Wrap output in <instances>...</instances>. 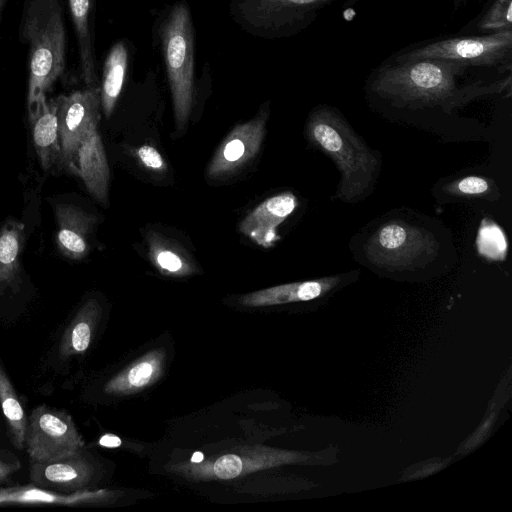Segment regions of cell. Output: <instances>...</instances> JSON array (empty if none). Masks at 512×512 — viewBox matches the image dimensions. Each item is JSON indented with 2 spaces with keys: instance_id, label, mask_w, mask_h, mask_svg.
Returning a JSON list of instances; mask_svg holds the SVG:
<instances>
[{
  "instance_id": "1",
  "label": "cell",
  "mask_w": 512,
  "mask_h": 512,
  "mask_svg": "<svg viewBox=\"0 0 512 512\" xmlns=\"http://www.w3.org/2000/svg\"><path fill=\"white\" fill-rule=\"evenodd\" d=\"M359 263L394 278L420 276L447 264L455 253L445 227L411 209H396L365 226L351 240Z\"/></svg>"
},
{
  "instance_id": "2",
  "label": "cell",
  "mask_w": 512,
  "mask_h": 512,
  "mask_svg": "<svg viewBox=\"0 0 512 512\" xmlns=\"http://www.w3.org/2000/svg\"><path fill=\"white\" fill-rule=\"evenodd\" d=\"M466 68V65L446 59L400 62L381 69L371 83V90L399 107L440 106L450 111L505 86L503 82L489 86H461L458 79Z\"/></svg>"
},
{
  "instance_id": "3",
  "label": "cell",
  "mask_w": 512,
  "mask_h": 512,
  "mask_svg": "<svg viewBox=\"0 0 512 512\" xmlns=\"http://www.w3.org/2000/svg\"><path fill=\"white\" fill-rule=\"evenodd\" d=\"M305 134L308 142L329 157L340 172L335 199L356 204L372 193L381 172L382 156L338 110L330 106L313 109Z\"/></svg>"
},
{
  "instance_id": "4",
  "label": "cell",
  "mask_w": 512,
  "mask_h": 512,
  "mask_svg": "<svg viewBox=\"0 0 512 512\" xmlns=\"http://www.w3.org/2000/svg\"><path fill=\"white\" fill-rule=\"evenodd\" d=\"M19 39L28 48L27 108L32 110L67 65L65 0H20Z\"/></svg>"
},
{
  "instance_id": "5",
  "label": "cell",
  "mask_w": 512,
  "mask_h": 512,
  "mask_svg": "<svg viewBox=\"0 0 512 512\" xmlns=\"http://www.w3.org/2000/svg\"><path fill=\"white\" fill-rule=\"evenodd\" d=\"M158 35L179 132L191 115L196 96L194 28L186 2H177L167 10Z\"/></svg>"
},
{
  "instance_id": "6",
  "label": "cell",
  "mask_w": 512,
  "mask_h": 512,
  "mask_svg": "<svg viewBox=\"0 0 512 512\" xmlns=\"http://www.w3.org/2000/svg\"><path fill=\"white\" fill-rule=\"evenodd\" d=\"M331 0H230L232 19L246 32L274 39L289 35Z\"/></svg>"
},
{
  "instance_id": "7",
  "label": "cell",
  "mask_w": 512,
  "mask_h": 512,
  "mask_svg": "<svg viewBox=\"0 0 512 512\" xmlns=\"http://www.w3.org/2000/svg\"><path fill=\"white\" fill-rule=\"evenodd\" d=\"M512 31L500 30L485 36L449 38L427 44L399 57L400 62L446 59L463 65L497 66L510 59Z\"/></svg>"
},
{
  "instance_id": "8",
  "label": "cell",
  "mask_w": 512,
  "mask_h": 512,
  "mask_svg": "<svg viewBox=\"0 0 512 512\" xmlns=\"http://www.w3.org/2000/svg\"><path fill=\"white\" fill-rule=\"evenodd\" d=\"M83 446V439L65 410L40 405L28 416L24 447L30 461L52 460Z\"/></svg>"
},
{
  "instance_id": "9",
  "label": "cell",
  "mask_w": 512,
  "mask_h": 512,
  "mask_svg": "<svg viewBox=\"0 0 512 512\" xmlns=\"http://www.w3.org/2000/svg\"><path fill=\"white\" fill-rule=\"evenodd\" d=\"M57 97L60 164L73 172L80 144L100 120V87H86Z\"/></svg>"
},
{
  "instance_id": "10",
  "label": "cell",
  "mask_w": 512,
  "mask_h": 512,
  "mask_svg": "<svg viewBox=\"0 0 512 512\" xmlns=\"http://www.w3.org/2000/svg\"><path fill=\"white\" fill-rule=\"evenodd\" d=\"M268 117L269 103H265L253 118L235 126L214 153L207 175L227 176L250 162L260 150Z\"/></svg>"
},
{
  "instance_id": "11",
  "label": "cell",
  "mask_w": 512,
  "mask_h": 512,
  "mask_svg": "<svg viewBox=\"0 0 512 512\" xmlns=\"http://www.w3.org/2000/svg\"><path fill=\"white\" fill-rule=\"evenodd\" d=\"M298 205L297 196L290 191L273 195L251 210L240 222L238 230L258 246L273 247L281 238L279 226Z\"/></svg>"
},
{
  "instance_id": "12",
  "label": "cell",
  "mask_w": 512,
  "mask_h": 512,
  "mask_svg": "<svg viewBox=\"0 0 512 512\" xmlns=\"http://www.w3.org/2000/svg\"><path fill=\"white\" fill-rule=\"evenodd\" d=\"M358 271H350L323 278L282 284L249 293L241 298L246 306H269L316 300L336 291L358 277Z\"/></svg>"
},
{
  "instance_id": "13",
  "label": "cell",
  "mask_w": 512,
  "mask_h": 512,
  "mask_svg": "<svg viewBox=\"0 0 512 512\" xmlns=\"http://www.w3.org/2000/svg\"><path fill=\"white\" fill-rule=\"evenodd\" d=\"M92 473L82 449L52 460L30 461L29 466L33 484L65 493L83 490Z\"/></svg>"
},
{
  "instance_id": "14",
  "label": "cell",
  "mask_w": 512,
  "mask_h": 512,
  "mask_svg": "<svg viewBox=\"0 0 512 512\" xmlns=\"http://www.w3.org/2000/svg\"><path fill=\"white\" fill-rule=\"evenodd\" d=\"M57 223L56 246L70 260H81L89 253V236L96 217L73 204L54 205Z\"/></svg>"
},
{
  "instance_id": "15",
  "label": "cell",
  "mask_w": 512,
  "mask_h": 512,
  "mask_svg": "<svg viewBox=\"0 0 512 512\" xmlns=\"http://www.w3.org/2000/svg\"><path fill=\"white\" fill-rule=\"evenodd\" d=\"M72 173L82 179L98 202L107 204L110 170L97 127L91 129L80 144Z\"/></svg>"
},
{
  "instance_id": "16",
  "label": "cell",
  "mask_w": 512,
  "mask_h": 512,
  "mask_svg": "<svg viewBox=\"0 0 512 512\" xmlns=\"http://www.w3.org/2000/svg\"><path fill=\"white\" fill-rule=\"evenodd\" d=\"M58 97L40 99L28 111L33 145L44 171L61 162V145L58 132Z\"/></svg>"
},
{
  "instance_id": "17",
  "label": "cell",
  "mask_w": 512,
  "mask_h": 512,
  "mask_svg": "<svg viewBox=\"0 0 512 512\" xmlns=\"http://www.w3.org/2000/svg\"><path fill=\"white\" fill-rule=\"evenodd\" d=\"M74 25L79 66L86 87H99L95 56V7L96 0H67Z\"/></svg>"
},
{
  "instance_id": "18",
  "label": "cell",
  "mask_w": 512,
  "mask_h": 512,
  "mask_svg": "<svg viewBox=\"0 0 512 512\" xmlns=\"http://www.w3.org/2000/svg\"><path fill=\"white\" fill-rule=\"evenodd\" d=\"M106 497L104 491L59 492L33 483L0 488V505H62L95 503Z\"/></svg>"
},
{
  "instance_id": "19",
  "label": "cell",
  "mask_w": 512,
  "mask_h": 512,
  "mask_svg": "<svg viewBox=\"0 0 512 512\" xmlns=\"http://www.w3.org/2000/svg\"><path fill=\"white\" fill-rule=\"evenodd\" d=\"M433 193L443 203L473 200L496 201L500 196L499 188L492 178L472 172L440 180L434 186Z\"/></svg>"
},
{
  "instance_id": "20",
  "label": "cell",
  "mask_w": 512,
  "mask_h": 512,
  "mask_svg": "<svg viewBox=\"0 0 512 512\" xmlns=\"http://www.w3.org/2000/svg\"><path fill=\"white\" fill-rule=\"evenodd\" d=\"M24 224L9 219L0 228V296L17 292L21 284L20 256L24 246Z\"/></svg>"
},
{
  "instance_id": "21",
  "label": "cell",
  "mask_w": 512,
  "mask_h": 512,
  "mask_svg": "<svg viewBox=\"0 0 512 512\" xmlns=\"http://www.w3.org/2000/svg\"><path fill=\"white\" fill-rule=\"evenodd\" d=\"M145 239L149 259L162 274L187 276L197 271L193 258L175 241L154 230H149Z\"/></svg>"
},
{
  "instance_id": "22",
  "label": "cell",
  "mask_w": 512,
  "mask_h": 512,
  "mask_svg": "<svg viewBox=\"0 0 512 512\" xmlns=\"http://www.w3.org/2000/svg\"><path fill=\"white\" fill-rule=\"evenodd\" d=\"M128 48L124 41L116 42L109 50L100 84L101 108L109 118L121 94L128 69Z\"/></svg>"
},
{
  "instance_id": "23",
  "label": "cell",
  "mask_w": 512,
  "mask_h": 512,
  "mask_svg": "<svg viewBox=\"0 0 512 512\" xmlns=\"http://www.w3.org/2000/svg\"><path fill=\"white\" fill-rule=\"evenodd\" d=\"M99 307L94 300L86 302L67 326L60 341L59 355L65 360L84 353L93 336Z\"/></svg>"
},
{
  "instance_id": "24",
  "label": "cell",
  "mask_w": 512,
  "mask_h": 512,
  "mask_svg": "<svg viewBox=\"0 0 512 512\" xmlns=\"http://www.w3.org/2000/svg\"><path fill=\"white\" fill-rule=\"evenodd\" d=\"M0 405L6 421L7 431L13 446L24 448L27 418L10 378L0 359Z\"/></svg>"
},
{
  "instance_id": "25",
  "label": "cell",
  "mask_w": 512,
  "mask_h": 512,
  "mask_svg": "<svg viewBox=\"0 0 512 512\" xmlns=\"http://www.w3.org/2000/svg\"><path fill=\"white\" fill-rule=\"evenodd\" d=\"M477 249L479 254L488 260H504L507 252L504 232L492 221H483L478 231Z\"/></svg>"
},
{
  "instance_id": "26",
  "label": "cell",
  "mask_w": 512,
  "mask_h": 512,
  "mask_svg": "<svg viewBox=\"0 0 512 512\" xmlns=\"http://www.w3.org/2000/svg\"><path fill=\"white\" fill-rule=\"evenodd\" d=\"M158 370L157 359H145L134 365L124 376L114 378L106 386V391L116 392L130 387L146 385Z\"/></svg>"
},
{
  "instance_id": "27",
  "label": "cell",
  "mask_w": 512,
  "mask_h": 512,
  "mask_svg": "<svg viewBox=\"0 0 512 512\" xmlns=\"http://www.w3.org/2000/svg\"><path fill=\"white\" fill-rule=\"evenodd\" d=\"M512 0H496L478 27L483 31H500L511 29Z\"/></svg>"
},
{
  "instance_id": "28",
  "label": "cell",
  "mask_w": 512,
  "mask_h": 512,
  "mask_svg": "<svg viewBox=\"0 0 512 512\" xmlns=\"http://www.w3.org/2000/svg\"><path fill=\"white\" fill-rule=\"evenodd\" d=\"M213 471L220 479H233L241 473L242 461L236 455H224L215 461Z\"/></svg>"
},
{
  "instance_id": "29",
  "label": "cell",
  "mask_w": 512,
  "mask_h": 512,
  "mask_svg": "<svg viewBox=\"0 0 512 512\" xmlns=\"http://www.w3.org/2000/svg\"><path fill=\"white\" fill-rule=\"evenodd\" d=\"M136 155L145 168L159 173L166 170V163L154 146L149 144L141 145L136 150Z\"/></svg>"
},
{
  "instance_id": "30",
  "label": "cell",
  "mask_w": 512,
  "mask_h": 512,
  "mask_svg": "<svg viewBox=\"0 0 512 512\" xmlns=\"http://www.w3.org/2000/svg\"><path fill=\"white\" fill-rule=\"evenodd\" d=\"M20 467L19 462L10 464L0 460V482L5 481L9 476L17 471Z\"/></svg>"
},
{
  "instance_id": "31",
  "label": "cell",
  "mask_w": 512,
  "mask_h": 512,
  "mask_svg": "<svg viewBox=\"0 0 512 512\" xmlns=\"http://www.w3.org/2000/svg\"><path fill=\"white\" fill-rule=\"evenodd\" d=\"M99 442L106 447H118L121 444V440L118 437L110 434L104 435Z\"/></svg>"
},
{
  "instance_id": "32",
  "label": "cell",
  "mask_w": 512,
  "mask_h": 512,
  "mask_svg": "<svg viewBox=\"0 0 512 512\" xmlns=\"http://www.w3.org/2000/svg\"><path fill=\"white\" fill-rule=\"evenodd\" d=\"M203 454L201 452H196L193 454L191 461L192 462H200L203 460Z\"/></svg>"
},
{
  "instance_id": "33",
  "label": "cell",
  "mask_w": 512,
  "mask_h": 512,
  "mask_svg": "<svg viewBox=\"0 0 512 512\" xmlns=\"http://www.w3.org/2000/svg\"><path fill=\"white\" fill-rule=\"evenodd\" d=\"M9 0H0V20L2 18L3 11Z\"/></svg>"
},
{
  "instance_id": "34",
  "label": "cell",
  "mask_w": 512,
  "mask_h": 512,
  "mask_svg": "<svg viewBox=\"0 0 512 512\" xmlns=\"http://www.w3.org/2000/svg\"><path fill=\"white\" fill-rule=\"evenodd\" d=\"M463 0H455V4L462 2Z\"/></svg>"
}]
</instances>
